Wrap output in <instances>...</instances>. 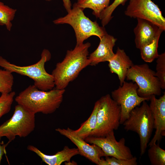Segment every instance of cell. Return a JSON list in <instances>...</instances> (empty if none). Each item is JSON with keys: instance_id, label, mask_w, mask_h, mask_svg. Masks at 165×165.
Returning <instances> with one entry per match:
<instances>
[{"instance_id": "obj_5", "label": "cell", "mask_w": 165, "mask_h": 165, "mask_svg": "<svg viewBox=\"0 0 165 165\" xmlns=\"http://www.w3.org/2000/svg\"><path fill=\"white\" fill-rule=\"evenodd\" d=\"M130 112L128 118L123 124L127 131H134L138 134L140 141V155L145 153L154 128L153 119L149 105L143 101Z\"/></svg>"}, {"instance_id": "obj_7", "label": "cell", "mask_w": 165, "mask_h": 165, "mask_svg": "<svg viewBox=\"0 0 165 165\" xmlns=\"http://www.w3.org/2000/svg\"><path fill=\"white\" fill-rule=\"evenodd\" d=\"M35 127V114L18 104L12 117L0 126V137H6L10 143L16 136L27 137Z\"/></svg>"}, {"instance_id": "obj_8", "label": "cell", "mask_w": 165, "mask_h": 165, "mask_svg": "<svg viewBox=\"0 0 165 165\" xmlns=\"http://www.w3.org/2000/svg\"><path fill=\"white\" fill-rule=\"evenodd\" d=\"M126 79L137 84V93L141 97L150 98L152 95L161 94L160 83L155 75V72L146 64H134L128 70Z\"/></svg>"}, {"instance_id": "obj_11", "label": "cell", "mask_w": 165, "mask_h": 165, "mask_svg": "<svg viewBox=\"0 0 165 165\" xmlns=\"http://www.w3.org/2000/svg\"><path fill=\"white\" fill-rule=\"evenodd\" d=\"M85 140L88 143L96 145L101 148L105 157L111 156L117 159L128 160L133 157L129 147L125 145L124 138L117 141L112 131L103 137L89 136Z\"/></svg>"}, {"instance_id": "obj_15", "label": "cell", "mask_w": 165, "mask_h": 165, "mask_svg": "<svg viewBox=\"0 0 165 165\" xmlns=\"http://www.w3.org/2000/svg\"><path fill=\"white\" fill-rule=\"evenodd\" d=\"M100 39L99 44L97 49L88 57L90 65L96 66L99 63L108 61L114 56L113 48L117 39L106 33Z\"/></svg>"}, {"instance_id": "obj_16", "label": "cell", "mask_w": 165, "mask_h": 165, "mask_svg": "<svg viewBox=\"0 0 165 165\" xmlns=\"http://www.w3.org/2000/svg\"><path fill=\"white\" fill-rule=\"evenodd\" d=\"M108 62L110 72L117 75L120 86H122L128 70L134 64L132 61L123 50L118 47L114 56Z\"/></svg>"}, {"instance_id": "obj_25", "label": "cell", "mask_w": 165, "mask_h": 165, "mask_svg": "<svg viewBox=\"0 0 165 165\" xmlns=\"http://www.w3.org/2000/svg\"><path fill=\"white\" fill-rule=\"evenodd\" d=\"M15 94L14 91L9 94H1L0 97V118L10 111Z\"/></svg>"}, {"instance_id": "obj_3", "label": "cell", "mask_w": 165, "mask_h": 165, "mask_svg": "<svg viewBox=\"0 0 165 165\" xmlns=\"http://www.w3.org/2000/svg\"><path fill=\"white\" fill-rule=\"evenodd\" d=\"M40 59L36 63L27 66H20L10 63L0 56V67L12 73L26 76L34 81V85L38 89L43 91L51 90L55 87L53 77L46 72L45 63L51 57L50 52L44 49L41 54Z\"/></svg>"}, {"instance_id": "obj_18", "label": "cell", "mask_w": 165, "mask_h": 165, "mask_svg": "<svg viewBox=\"0 0 165 165\" xmlns=\"http://www.w3.org/2000/svg\"><path fill=\"white\" fill-rule=\"evenodd\" d=\"M99 106L98 100L94 104L93 110L89 118L82 123L77 129L74 130L76 134L80 138L85 139L90 136L95 128L97 123V116Z\"/></svg>"}, {"instance_id": "obj_1", "label": "cell", "mask_w": 165, "mask_h": 165, "mask_svg": "<svg viewBox=\"0 0 165 165\" xmlns=\"http://www.w3.org/2000/svg\"><path fill=\"white\" fill-rule=\"evenodd\" d=\"M90 46V43L87 42L76 45L73 50L67 51L63 60L57 64L52 72L56 89H65L83 69L90 65L88 56Z\"/></svg>"}, {"instance_id": "obj_30", "label": "cell", "mask_w": 165, "mask_h": 165, "mask_svg": "<svg viewBox=\"0 0 165 165\" xmlns=\"http://www.w3.org/2000/svg\"><path fill=\"white\" fill-rule=\"evenodd\" d=\"M45 0L46 1L50 2V1H51L52 0Z\"/></svg>"}, {"instance_id": "obj_19", "label": "cell", "mask_w": 165, "mask_h": 165, "mask_svg": "<svg viewBox=\"0 0 165 165\" xmlns=\"http://www.w3.org/2000/svg\"><path fill=\"white\" fill-rule=\"evenodd\" d=\"M110 0H77L75 2L78 7L84 10L89 8L93 10L92 14L99 18L101 12L109 5Z\"/></svg>"}, {"instance_id": "obj_21", "label": "cell", "mask_w": 165, "mask_h": 165, "mask_svg": "<svg viewBox=\"0 0 165 165\" xmlns=\"http://www.w3.org/2000/svg\"><path fill=\"white\" fill-rule=\"evenodd\" d=\"M16 10L5 5L0 1V25L5 26L7 29L11 31Z\"/></svg>"}, {"instance_id": "obj_26", "label": "cell", "mask_w": 165, "mask_h": 165, "mask_svg": "<svg viewBox=\"0 0 165 165\" xmlns=\"http://www.w3.org/2000/svg\"><path fill=\"white\" fill-rule=\"evenodd\" d=\"M155 75L159 80L161 89H165V53L159 54L156 61Z\"/></svg>"}, {"instance_id": "obj_27", "label": "cell", "mask_w": 165, "mask_h": 165, "mask_svg": "<svg viewBox=\"0 0 165 165\" xmlns=\"http://www.w3.org/2000/svg\"><path fill=\"white\" fill-rule=\"evenodd\" d=\"M137 158L133 157L128 160L117 159L113 157H106L105 160L101 158L99 165H137Z\"/></svg>"}, {"instance_id": "obj_14", "label": "cell", "mask_w": 165, "mask_h": 165, "mask_svg": "<svg viewBox=\"0 0 165 165\" xmlns=\"http://www.w3.org/2000/svg\"><path fill=\"white\" fill-rule=\"evenodd\" d=\"M137 24L134 29V42L139 49L151 43L159 32L163 31L153 23L144 19L137 18Z\"/></svg>"}, {"instance_id": "obj_9", "label": "cell", "mask_w": 165, "mask_h": 165, "mask_svg": "<svg viewBox=\"0 0 165 165\" xmlns=\"http://www.w3.org/2000/svg\"><path fill=\"white\" fill-rule=\"evenodd\" d=\"M138 88L136 83L125 81L122 86L111 92L112 98L121 107L120 124L128 118L132 109L143 101L150 100V98L139 96L137 92Z\"/></svg>"}, {"instance_id": "obj_2", "label": "cell", "mask_w": 165, "mask_h": 165, "mask_svg": "<svg viewBox=\"0 0 165 165\" xmlns=\"http://www.w3.org/2000/svg\"><path fill=\"white\" fill-rule=\"evenodd\" d=\"M65 89L40 90L34 85H30L15 98L17 104L35 114H45L54 112L62 102Z\"/></svg>"}, {"instance_id": "obj_4", "label": "cell", "mask_w": 165, "mask_h": 165, "mask_svg": "<svg viewBox=\"0 0 165 165\" xmlns=\"http://www.w3.org/2000/svg\"><path fill=\"white\" fill-rule=\"evenodd\" d=\"M83 10L75 3L66 15L53 21L56 24H67L72 27L76 38V45L82 44L91 36H96L100 38L107 33L104 27L100 26L96 21H93L86 16Z\"/></svg>"}, {"instance_id": "obj_24", "label": "cell", "mask_w": 165, "mask_h": 165, "mask_svg": "<svg viewBox=\"0 0 165 165\" xmlns=\"http://www.w3.org/2000/svg\"><path fill=\"white\" fill-rule=\"evenodd\" d=\"M127 0H114L101 13L99 18L101 20L102 26L106 25L112 18V15L116 8L119 5L124 6Z\"/></svg>"}, {"instance_id": "obj_12", "label": "cell", "mask_w": 165, "mask_h": 165, "mask_svg": "<svg viewBox=\"0 0 165 165\" xmlns=\"http://www.w3.org/2000/svg\"><path fill=\"white\" fill-rule=\"evenodd\" d=\"M55 130L69 139L77 147L79 155L97 165H99L102 157H105L101 148L95 144H89L85 140L78 136L74 130L68 127L66 129L58 128Z\"/></svg>"}, {"instance_id": "obj_13", "label": "cell", "mask_w": 165, "mask_h": 165, "mask_svg": "<svg viewBox=\"0 0 165 165\" xmlns=\"http://www.w3.org/2000/svg\"><path fill=\"white\" fill-rule=\"evenodd\" d=\"M149 108L153 119L155 134L148 145L159 144L163 137L165 136V93L159 98L152 95L149 100Z\"/></svg>"}, {"instance_id": "obj_29", "label": "cell", "mask_w": 165, "mask_h": 165, "mask_svg": "<svg viewBox=\"0 0 165 165\" xmlns=\"http://www.w3.org/2000/svg\"><path fill=\"white\" fill-rule=\"evenodd\" d=\"M0 137V141L1 139ZM9 143L8 142L6 144L1 145L0 143V164L1 160L2 158V156L5 153L6 150L5 149L6 146Z\"/></svg>"}, {"instance_id": "obj_28", "label": "cell", "mask_w": 165, "mask_h": 165, "mask_svg": "<svg viewBox=\"0 0 165 165\" xmlns=\"http://www.w3.org/2000/svg\"><path fill=\"white\" fill-rule=\"evenodd\" d=\"M64 6L67 12L72 9V3L70 0H62Z\"/></svg>"}, {"instance_id": "obj_20", "label": "cell", "mask_w": 165, "mask_h": 165, "mask_svg": "<svg viewBox=\"0 0 165 165\" xmlns=\"http://www.w3.org/2000/svg\"><path fill=\"white\" fill-rule=\"evenodd\" d=\"M162 32H159L151 43L139 49L141 58L145 62H152L158 57L159 55L158 52V42Z\"/></svg>"}, {"instance_id": "obj_10", "label": "cell", "mask_w": 165, "mask_h": 165, "mask_svg": "<svg viewBox=\"0 0 165 165\" xmlns=\"http://www.w3.org/2000/svg\"><path fill=\"white\" fill-rule=\"evenodd\" d=\"M124 13L131 18L148 20L165 30V18L158 6L152 0H129Z\"/></svg>"}, {"instance_id": "obj_6", "label": "cell", "mask_w": 165, "mask_h": 165, "mask_svg": "<svg viewBox=\"0 0 165 165\" xmlns=\"http://www.w3.org/2000/svg\"><path fill=\"white\" fill-rule=\"evenodd\" d=\"M99 106L95 128L90 136L103 137L110 132L117 130L119 125L121 107L107 94L98 100Z\"/></svg>"}, {"instance_id": "obj_22", "label": "cell", "mask_w": 165, "mask_h": 165, "mask_svg": "<svg viewBox=\"0 0 165 165\" xmlns=\"http://www.w3.org/2000/svg\"><path fill=\"white\" fill-rule=\"evenodd\" d=\"M148 156L152 165H165V151L160 147L159 144L149 146Z\"/></svg>"}, {"instance_id": "obj_17", "label": "cell", "mask_w": 165, "mask_h": 165, "mask_svg": "<svg viewBox=\"0 0 165 165\" xmlns=\"http://www.w3.org/2000/svg\"><path fill=\"white\" fill-rule=\"evenodd\" d=\"M27 149L36 153L43 162L48 165H60L63 162L70 161L72 157L79 154L78 148H70L67 146H65L61 151L51 155L44 154L33 145H28Z\"/></svg>"}, {"instance_id": "obj_23", "label": "cell", "mask_w": 165, "mask_h": 165, "mask_svg": "<svg viewBox=\"0 0 165 165\" xmlns=\"http://www.w3.org/2000/svg\"><path fill=\"white\" fill-rule=\"evenodd\" d=\"M13 83L12 73L5 69H0V93L9 94L12 92Z\"/></svg>"}]
</instances>
